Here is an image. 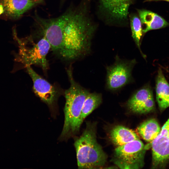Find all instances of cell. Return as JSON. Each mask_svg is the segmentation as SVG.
Masks as SVG:
<instances>
[{
  "mask_svg": "<svg viewBox=\"0 0 169 169\" xmlns=\"http://www.w3.org/2000/svg\"><path fill=\"white\" fill-rule=\"evenodd\" d=\"M88 11V0H82L57 17L46 18L36 15V34L44 37L51 50L64 60H73L84 56L90 51L96 29Z\"/></svg>",
  "mask_w": 169,
  "mask_h": 169,
  "instance_id": "cell-1",
  "label": "cell"
},
{
  "mask_svg": "<svg viewBox=\"0 0 169 169\" xmlns=\"http://www.w3.org/2000/svg\"><path fill=\"white\" fill-rule=\"evenodd\" d=\"M70 83L64 92L65 103L64 109V120L60 139H68L79 132L78 123L84 101L89 91L75 81L71 68L67 70Z\"/></svg>",
  "mask_w": 169,
  "mask_h": 169,
  "instance_id": "cell-2",
  "label": "cell"
},
{
  "mask_svg": "<svg viewBox=\"0 0 169 169\" xmlns=\"http://www.w3.org/2000/svg\"><path fill=\"white\" fill-rule=\"evenodd\" d=\"M79 169L100 168L105 163L107 156L96 140V124L87 122L82 134L75 139Z\"/></svg>",
  "mask_w": 169,
  "mask_h": 169,
  "instance_id": "cell-3",
  "label": "cell"
},
{
  "mask_svg": "<svg viewBox=\"0 0 169 169\" xmlns=\"http://www.w3.org/2000/svg\"><path fill=\"white\" fill-rule=\"evenodd\" d=\"M19 45V51L15 56L16 61L23 65L24 67L32 65L40 66L44 71L48 68L46 56L51 49L50 45L44 37L36 43L33 41L31 37L26 38L30 44V46L23 39H20L16 35L14 36Z\"/></svg>",
  "mask_w": 169,
  "mask_h": 169,
  "instance_id": "cell-4",
  "label": "cell"
},
{
  "mask_svg": "<svg viewBox=\"0 0 169 169\" xmlns=\"http://www.w3.org/2000/svg\"><path fill=\"white\" fill-rule=\"evenodd\" d=\"M136 62L135 59H122L116 56L115 63L106 67V85L110 90L120 89L132 81L131 72Z\"/></svg>",
  "mask_w": 169,
  "mask_h": 169,
  "instance_id": "cell-5",
  "label": "cell"
},
{
  "mask_svg": "<svg viewBox=\"0 0 169 169\" xmlns=\"http://www.w3.org/2000/svg\"><path fill=\"white\" fill-rule=\"evenodd\" d=\"M146 148L141 141L137 139L117 146L115 153L116 159L138 169L144 166Z\"/></svg>",
  "mask_w": 169,
  "mask_h": 169,
  "instance_id": "cell-6",
  "label": "cell"
},
{
  "mask_svg": "<svg viewBox=\"0 0 169 169\" xmlns=\"http://www.w3.org/2000/svg\"><path fill=\"white\" fill-rule=\"evenodd\" d=\"M151 143L152 168H163L169 160V117L159 135Z\"/></svg>",
  "mask_w": 169,
  "mask_h": 169,
  "instance_id": "cell-7",
  "label": "cell"
},
{
  "mask_svg": "<svg viewBox=\"0 0 169 169\" xmlns=\"http://www.w3.org/2000/svg\"><path fill=\"white\" fill-rule=\"evenodd\" d=\"M25 67L33 82L35 94L49 107H53L60 95L59 89L38 74L31 66Z\"/></svg>",
  "mask_w": 169,
  "mask_h": 169,
  "instance_id": "cell-8",
  "label": "cell"
},
{
  "mask_svg": "<svg viewBox=\"0 0 169 169\" xmlns=\"http://www.w3.org/2000/svg\"><path fill=\"white\" fill-rule=\"evenodd\" d=\"M44 0H0L8 18L17 19L33 8L44 3Z\"/></svg>",
  "mask_w": 169,
  "mask_h": 169,
  "instance_id": "cell-9",
  "label": "cell"
},
{
  "mask_svg": "<svg viewBox=\"0 0 169 169\" xmlns=\"http://www.w3.org/2000/svg\"><path fill=\"white\" fill-rule=\"evenodd\" d=\"M134 0H99L103 10L112 18L118 20L126 19L128 9Z\"/></svg>",
  "mask_w": 169,
  "mask_h": 169,
  "instance_id": "cell-10",
  "label": "cell"
},
{
  "mask_svg": "<svg viewBox=\"0 0 169 169\" xmlns=\"http://www.w3.org/2000/svg\"><path fill=\"white\" fill-rule=\"evenodd\" d=\"M141 20L143 34L152 30L165 28L169 23L162 17L156 13L145 9H138Z\"/></svg>",
  "mask_w": 169,
  "mask_h": 169,
  "instance_id": "cell-11",
  "label": "cell"
},
{
  "mask_svg": "<svg viewBox=\"0 0 169 169\" xmlns=\"http://www.w3.org/2000/svg\"><path fill=\"white\" fill-rule=\"evenodd\" d=\"M156 92L157 102L161 111L169 107V84L162 71L159 68L156 79Z\"/></svg>",
  "mask_w": 169,
  "mask_h": 169,
  "instance_id": "cell-12",
  "label": "cell"
},
{
  "mask_svg": "<svg viewBox=\"0 0 169 169\" xmlns=\"http://www.w3.org/2000/svg\"><path fill=\"white\" fill-rule=\"evenodd\" d=\"M110 137L113 143L118 146L139 139L134 131L120 125L116 126L111 130Z\"/></svg>",
  "mask_w": 169,
  "mask_h": 169,
  "instance_id": "cell-13",
  "label": "cell"
},
{
  "mask_svg": "<svg viewBox=\"0 0 169 169\" xmlns=\"http://www.w3.org/2000/svg\"><path fill=\"white\" fill-rule=\"evenodd\" d=\"M154 101L152 89L147 84L136 91L128 100L126 105L131 111L138 106Z\"/></svg>",
  "mask_w": 169,
  "mask_h": 169,
  "instance_id": "cell-14",
  "label": "cell"
},
{
  "mask_svg": "<svg viewBox=\"0 0 169 169\" xmlns=\"http://www.w3.org/2000/svg\"><path fill=\"white\" fill-rule=\"evenodd\" d=\"M161 128L157 120L151 119L142 123L137 129L141 136L145 141L151 142L160 133Z\"/></svg>",
  "mask_w": 169,
  "mask_h": 169,
  "instance_id": "cell-15",
  "label": "cell"
},
{
  "mask_svg": "<svg viewBox=\"0 0 169 169\" xmlns=\"http://www.w3.org/2000/svg\"><path fill=\"white\" fill-rule=\"evenodd\" d=\"M102 102L101 94L96 92L88 94L84 102L79 120L78 127L79 129L85 118L97 108Z\"/></svg>",
  "mask_w": 169,
  "mask_h": 169,
  "instance_id": "cell-16",
  "label": "cell"
},
{
  "mask_svg": "<svg viewBox=\"0 0 169 169\" xmlns=\"http://www.w3.org/2000/svg\"><path fill=\"white\" fill-rule=\"evenodd\" d=\"M130 22L132 38L140 51L141 54L145 58L141 49V39L143 35L142 25L141 20L136 15L132 14L130 17Z\"/></svg>",
  "mask_w": 169,
  "mask_h": 169,
  "instance_id": "cell-17",
  "label": "cell"
},
{
  "mask_svg": "<svg viewBox=\"0 0 169 169\" xmlns=\"http://www.w3.org/2000/svg\"><path fill=\"white\" fill-rule=\"evenodd\" d=\"M4 9L3 6L0 4V15L4 14Z\"/></svg>",
  "mask_w": 169,
  "mask_h": 169,
  "instance_id": "cell-18",
  "label": "cell"
},
{
  "mask_svg": "<svg viewBox=\"0 0 169 169\" xmlns=\"http://www.w3.org/2000/svg\"><path fill=\"white\" fill-rule=\"evenodd\" d=\"M165 1L169 2V0H146V2Z\"/></svg>",
  "mask_w": 169,
  "mask_h": 169,
  "instance_id": "cell-19",
  "label": "cell"
}]
</instances>
